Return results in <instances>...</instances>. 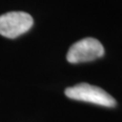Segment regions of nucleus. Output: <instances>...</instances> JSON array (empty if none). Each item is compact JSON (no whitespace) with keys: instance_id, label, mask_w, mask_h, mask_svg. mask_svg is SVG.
<instances>
[{"instance_id":"f257e3e1","label":"nucleus","mask_w":122,"mask_h":122,"mask_svg":"<svg viewBox=\"0 0 122 122\" xmlns=\"http://www.w3.org/2000/svg\"><path fill=\"white\" fill-rule=\"evenodd\" d=\"M65 96L72 100L91 103L103 107H115L116 101L111 95L97 86L82 82L74 86L67 87Z\"/></svg>"},{"instance_id":"f03ea898","label":"nucleus","mask_w":122,"mask_h":122,"mask_svg":"<svg viewBox=\"0 0 122 122\" xmlns=\"http://www.w3.org/2000/svg\"><path fill=\"white\" fill-rule=\"evenodd\" d=\"M104 47L99 40L95 38H83L69 48L66 59L69 63H81L94 61L104 56Z\"/></svg>"},{"instance_id":"7ed1b4c3","label":"nucleus","mask_w":122,"mask_h":122,"mask_svg":"<svg viewBox=\"0 0 122 122\" xmlns=\"http://www.w3.org/2000/svg\"><path fill=\"white\" fill-rule=\"evenodd\" d=\"M34 25V20L29 13L11 11L0 15V35L14 39L26 33Z\"/></svg>"}]
</instances>
